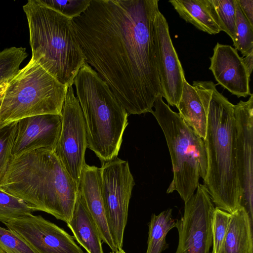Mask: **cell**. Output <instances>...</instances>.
I'll return each instance as SVG.
<instances>
[{
    "label": "cell",
    "instance_id": "4dcf8cb0",
    "mask_svg": "<svg viewBox=\"0 0 253 253\" xmlns=\"http://www.w3.org/2000/svg\"><path fill=\"white\" fill-rule=\"evenodd\" d=\"M243 60L248 73L251 76L253 67V51L246 56L245 58H243Z\"/></svg>",
    "mask_w": 253,
    "mask_h": 253
},
{
    "label": "cell",
    "instance_id": "d6986e66",
    "mask_svg": "<svg viewBox=\"0 0 253 253\" xmlns=\"http://www.w3.org/2000/svg\"><path fill=\"white\" fill-rule=\"evenodd\" d=\"M253 225L243 207H240L231 213L220 253H253Z\"/></svg>",
    "mask_w": 253,
    "mask_h": 253
},
{
    "label": "cell",
    "instance_id": "7c38bea8",
    "mask_svg": "<svg viewBox=\"0 0 253 253\" xmlns=\"http://www.w3.org/2000/svg\"><path fill=\"white\" fill-rule=\"evenodd\" d=\"M4 224L37 253H84L73 236L41 215L32 214Z\"/></svg>",
    "mask_w": 253,
    "mask_h": 253
},
{
    "label": "cell",
    "instance_id": "f1b7e54d",
    "mask_svg": "<svg viewBox=\"0 0 253 253\" xmlns=\"http://www.w3.org/2000/svg\"><path fill=\"white\" fill-rule=\"evenodd\" d=\"M0 247L5 253H37L30 245L13 232L1 226Z\"/></svg>",
    "mask_w": 253,
    "mask_h": 253
},
{
    "label": "cell",
    "instance_id": "484cf974",
    "mask_svg": "<svg viewBox=\"0 0 253 253\" xmlns=\"http://www.w3.org/2000/svg\"><path fill=\"white\" fill-rule=\"evenodd\" d=\"M17 121L0 126V184L12 158V147Z\"/></svg>",
    "mask_w": 253,
    "mask_h": 253
},
{
    "label": "cell",
    "instance_id": "8fae6325",
    "mask_svg": "<svg viewBox=\"0 0 253 253\" xmlns=\"http://www.w3.org/2000/svg\"><path fill=\"white\" fill-rule=\"evenodd\" d=\"M153 38L161 85V94L169 105L177 106L185 78L174 47L167 21L158 10L153 23Z\"/></svg>",
    "mask_w": 253,
    "mask_h": 253
},
{
    "label": "cell",
    "instance_id": "e0dca14e",
    "mask_svg": "<svg viewBox=\"0 0 253 253\" xmlns=\"http://www.w3.org/2000/svg\"><path fill=\"white\" fill-rule=\"evenodd\" d=\"M67 225L74 238L87 253H104L99 232L79 190L72 216Z\"/></svg>",
    "mask_w": 253,
    "mask_h": 253
},
{
    "label": "cell",
    "instance_id": "83f0119b",
    "mask_svg": "<svg viewBox=\"0 0 253 253\" xmlns=\"http://www.w3.org/2000/svg\"><path fill=\"white\" fill-rule=\"evenodd\" d=\"M46 6L70 19L80 16L90 5V0H40Z\"/></svg>",
    "mask_w": 253,
    "mask_h": 253
},
{
    "label": "cell",
    "instance_id": "836d02e7",
    "mask_svg": "<svg viewBox=\"0 0 253 253\" xmlns=\"http://www.w3.org/2000/svg\"><path fill=\"white\" fill-rule=\"evenodd\" d=\"M0 253H5L0 247Z\"/></svg>",
    "mask_w": 253,
    "mask_h": 253
},
{
    "label": "cell",
    "instance_id": "9a60e30c",
    "mask_svg": "<svg viewBox=\"0 0 253 253\" xmlns=\"http://www.w3.org/2000/svg\"><path fill=\"white\" fill-rule=\"evenodd\" d=\"M210 61L209 69L217 84L238 98L246 97L252 94L250 88V76L236 49L217 42Z\"/></svg>",
    "mask_w": 253,
    "mask_h": 253
},
{
    "label": "cell",
    "instance_id": "52a82bcc",
    "mask_svg": "<svg viewBox=\"0 0 253 253\" xmlns=\"http://www.w3.org/2000/svg\"><path fill=\"white\" fill-rule=\"evenodd\" d=\"M68 87L31 59L8 82L0 108V126L31 116H61Z\"/></svg>",
    "mask_w": 253,
    "mask_h": 253
},
{
    "label": "cell",
    "instance_id": "d4e9b609",
    "mask_svg": "<svg viewBox=\"0 0 253 253\" xmlns=\"http://www.w3.org/2000/svg\"><path fill=\"white\" fill-rule=\"evenodd\" d=\"M235 32V48L246 56L253 51V26L242 13L236 0Z\"/></svg>",
    "mask_w": 253,
    "mask_h": 253
},
{
    "label": "cell",
    "instance_id": "cb8c5ba5",
    "mask_svg": "<svg viewBox=\"0 0 253 253\" xmlns=\"http://www.w3.org/2000/svg\"><path fill=\"white\" fill-rule=\"evenodd\" d=\"M28 55L26 49L22 47H11L0 51V84L17 75L20 64Z\"/></svg>",
    "mask_w": 253,
    "mask_h": 253
},
{
    "label": "cell",
    "instance_id": "603a6c76",
    "mask_svg": "<svg viewBox=\"0 0 253 253\" xmlns=\"http://www.w3.org/2000/svg\"><path fill=\"white\" fill-rule=\"evenodd\" d=\"M220 31L227 33L233 44L236 41V0H210Z\"/></svg>",
    "mask_w": 253,
    "mask_h": 253
},
{
    "label": "cell",
    "instance_id": "7402d4cb",
    "mask_svg": "<svg viewBox=\"0 0 253 253\" xmlns=\"http://www.w3.org/2000/svg\"><path fill=\"white\" fill-rule=\"evenodd\" d=\"M33 210L23 200L0 189V221L7 223L13 219L32 214Z\"/></svg>",
    "mask_w": 253,
    "mask_h": 253
},
{
    "label": "cell",
    "instance_id": "8992f818",
    "mask_svg": "<svg viewBox=\"0 0 253 253\" xmlns=\"http://www.w3.org/2000/svg\"><path fill=\"white\" fill-rule=\"evenodd\" d=\"M162 98L161 95L156 98L151 113L162 129L171 158L173 178L167 193L177 191L185 203L196 190L200 177L205 178V141Z\"/></svg>",
    "mask_w": 253,
    "mask_h": 253
},
{
    "label": "cell",
    "instance_id": "5b68a950",
    "mask_svg": "<svg viewBox=\"0 0 253 253\" xmlns=\"http://www.w3.org/2000/svg\"><path fill=\"white\" fill-rule=\"evenodd\" d=\"M73 84L85 120L87 148L101 163L117 157L129 114L107 84L86 63Z\"/></svg>",
    "mask_w": 253,
    "mask_h": 253
},
{
    "label": "cell",
    "instance_id": "277c9868",
    "mask_svg": "<svg viewBox=\"0 0 253 253\" xmlns=\"http://www.w3.org/2000/svg\"><path fill=\"white\" fill-rule=\"evenodd\" d=\"M29 29L31 59L69 86L86 58L72 19L42 3L29 0L23 6Z\"/></svg>",
    "mask_w": 253,
    "mask_h": 253
},
{
    "label": "cell",
    "instance_id": "6da1fadb",
    "mask_svg": "<svg viewBox=\"0 0 253 253\" xmlns=\"http://www.w3.org/2000/svg\"><path fill=\"white\" fill-rule=\"evenodd\" d=\"M158 0H90L72 20L86 63L128 114L152 113L161 94L153 38Z\"/></svg>",
    "mask_w": 253,
    "mask_h": 253
},
{
    "label": "cell",
    "instance_id": "9c48e42d",
    "mask_svg": "<svg viewBox=\"0 0 253 253\" xmlns=\"http://www.w3.org/2000/svg\"><path fill=\"white\" fill-rule=\"evenodd\" d=\"M61 129L56 155L67 171L79 185L87 148L84 118L72 85L69 86L63 105Z\"/></svg>",
    "mask_w": 253,
    "mask_h": 253
},
{
    "label": "cell",
    "instance_id": "4316f807",
    "mask_svg": "<svg viewBox=\"0 0 253 253\" xmlns=\"http://www.w3.org/2000/svg\"><path fill=\"white\" fill-rule=\"evenodd\" d=\"M230 216L231 213L215 208L212 219L211 253H220L227 232Z\"/></svg>",
    "mask_w": 253,
    "mask_h": 253
},
{
    "label": "cell",
    "instance_id": "1f68e13d",
    "mask_svg": "<svg viewBox=\"0 0 253 253\" xmlns=\"http://www.w3.org/2000/svg\"><path fill=\"white\" fill-rule=\"evenodd\" d=\"M8 81H4L0 84V108L2 103L4 93Z\"/></svg>",
    "mask_w": 253,
    "mask_h": 253
},
{
    "label": "cell",
    "instance_id": "e575fe53",
    "mask_svg": "<svg viewBox=\"0 0 253 253\" xmlns=\"http://www.w3.org/2000/svg\"><path fill=\"white\" fill-rule=\"evenodd\" d=\"M110 253H116L115 252H111Z\"/></svg>",
    "mask_w": 253,
    "mask_h": 253
},
{
    "label": "cell",
    "instance_id": "2e32d148",
    "mask_svg": "<svg viewBox=\"0 0 253 253\" xmlns=\"http://www.w3.org/2000/svg\"><path fill=\"white\" fill-rule=\"evenodd\" d=\"M79 192L94 220L102 241L116 252V247L108 227L102 197L100 168L85 164L79 182Z\"/></svg>",
    "mask_w": 253,
    "mask_h": 253
},
{
    "label": "cell",
    "instance_id": "7a4b0ae2",
    "mask_svg": "<svg viewBox=\"0 0 253 253\" xmlns=\"http://www.w3.org/2000/svg\"><path fill=\"white\" fill-rule=\"evenodd\" d=\"M208 107L204 140L207 169L204 185L215 208L232 213L241 207L243 188L238 169L234 105L219 93L212 81L192 85Z\"/></svg>",
    "mask_w": 253,
    "mask_h": 253
},
{
    "label": "cell",
    "instance_id": "5bb4252c",
    "mask_svg": "<svg viewBox=\"0 0 253 253\" xmlns=\"http://www.w3.org/2000/svg\"><path fill=\"white\" fill-rule=\"evenodd\" d=\"M61 116L44 114L17 121L12 157L38 149L54 151L61 129Z\"/></svg>",
    "mask_w": 253,
    "mask_h": 253
},
{
    "label": "cell",
    "instance_id": "ffe728a7",
    "mask_svg": "<svg viewBox=\"0 0 253 253\" xmlns=\"http://www.w3.org/2000/svg\"><path fill=\"white\" fill-rule=\"evenodd\" d=\"M201 98L195 88L186 80H183L182 92L180 100L176 106L179 115L183 121L205 140L207 127V110H206Z\"/></svg>",
    "mask_w": 253,
    "mask_h": 253
},
{
    "label": "cell",
    "instance_id": "ba28073f",
    "mask_svg": "<svg viewBox=\"0 0 253 253\" xmlns=\"http://www.w3.org/2000/svg\"><path fill=\"white\" fill-rule=\"evenodd\" d=\"M101 163L102 197L110 232L118 250L123 245L129 203L135 182L127 161L116 157Z\"/></svg>",
    "mask_w": 253,
    "mask_h": 253
},
{
    "label": "cell",
    "instance_id": "f546056e",
    "mask_svg": "<svg viewBox=\"0 0 253 253\" xmlns=\"http://www.w3.org/2000/svg\"><path fill=\"white\" fill-rule=\"evenodd\" d=\"M248 21L253 26V0H236Z\"/></svg>",
    "mask_w": 253,
    "mask_h": 253
},
{
    "label": "cell",
    "instance_id": "44dd1931",
    "mask_svg": "<svg viewBox=\"0 0 253 253\" xmlns=\"http://www.w3.org/2000/svg\"><path fill=\"white\" fill-rule=\"evenodd\" d=\"M148 238L146 253H161L169 247L166 239L168 233L175 227V220L169 209L158 215L153 214L148 224Z\"/></svg>",
    "mask_w": 253,
    "mask_h": 253
},
{
    "label": "cell",
    "instance_id": "ac0fdd59",
    "mask_svg": "<svg viewBox=\"0 0 253 253\" xmlns=\"http://www.w3.org/2000/svg\"><path fill=\"white\" fill-rule=\"evenodd\" d=\"M181 18L198 29L210 35L220 32L210 0H170Z\"/></svg>",
    "mask_w": 253,
    "mask_h": 253
},
{
    "label": "cell",
    "instance_id": "3957f363",
    "mask_svg": "<svg viewBox=\"0 0 253 253\" xmlns=\"http://www.w3.org/2000/svg\"><path fill=\"white\" fill-rule=\"evenodd\" d=\"M0 189L23 200L33 211L45 212L67 223L79 185L54 151L42 148L12 157Z\"/></svg>",
    "mask_w": 253,
    "mask_h": 253
},
{
    "label": "cell",
    "instance_id": "d6a6232c",
    "mask_svg": "<svg viewBox=\"0 0 253 253\" xmlns=\"http://www.w3.org/2000/svg\"><path fill=\"white\" fill-rule=\"evenodd\" d=\"M116 253H126L123 249L122 248V249H119L116 252H115Z\"/></svg>",
    "mask_w": 253,
    "mask_h": 253
},
{
    "label": "cell",
    "instance_id": "30bf717a",
    "mask_svg": "<svg viewBox=\"0 0 253 253\" xmlns=\"http://www.w3.org/2000/svg\"><path fill=\"white\" fill-rule=\"evenodd\" d=\"M214 209L208 188L199 183L196 193L185 203L183 215L175 221L179 234L175 253H211Z\"/></svg>",
    "mask_w": 253,
    "mask_h": 253
},
{
    "label": "cell",
    "instance_id": "4fadbf2b",
    "mask_svg": "<svg viewBox=\"0 0 253 253\" xmlns=\"http://www.w3.org/2000/svg\"><path fill=\"white\" fill-rule=\"evenodd\" d=\"M236 126V149L238 169L243 188L241 207L253 223V95L234 105Z\"/></svg>",
    "mask_w": 253,
    "mask_h": 253
}]
</instances>
